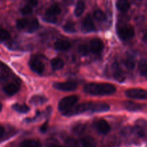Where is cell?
Listing matches in <instances>:
<instances>
[{
  "label": "cell",
  "instance_id": "f1b7e54d",
  "mask_svg": "<svg viewBox=\"0 0 147 147\" xmlns=\"http://www.w3.org/2000/svg\"><path fill=\"white\" fill-rule=\"evenodd\" d=\"M29 24V20L27 19H20L17 21V27L20 30H22V29H24L25 27H27Z\"/></svg>",
  "mask_w": 147,
  "mask_h": 147
},
{
  "label": "cell",
  "instance_id": "9c48e42d",
  "mask_svg": "<svg viewBox=\"0 0 147 147\" xmlns=\"http://www.w3.org/2000/svg\"><path fill=\"white\" fill-rule=\"evenodd\" d=\"M29 65H30L32 70L38 73V74H41L44 71V65L40 60H37V59H33V60H30V63H29Z\"/></svg>",
  "mask_w": 147,
  "mask_h": 147
},
{
  "label": "cell",
  "instance_id": "e0dca14e",
  "mask_svg": "<svg viewBox=\"0 0 147 147\" xmlns=\"http://www.w3.org/2000/svg\"><path fill=\"white\" fill-rule=\"evenodd\" d=\"M116 7L118 10L122 12H126L130 8V3L128 0H118Z\"/></svg>",
  "mask_w": 147,
  "mask_h": 147
},
{
  "label": "cell",
  "instance_id": "d590c367",
  "mask_svg": "<svg viewBox=\"0 0 147 147\" xmlns=\"http://www.w3.org/2000/svg\"><path fill=\"white\" fill-rule=\"evenodd\" d=\"M28 1L33 7H36L37 5V3H38L37 0H28Z\"/></svg>",
  "mask_w": 147,
  "mask_h": 147
},
{
  "label": "cell",
  "instance_id": "7c38bea8",
  "mask_svg": "<svg viewBox=\"0 0 147 147\" xmlns=\"http://www.w3.org/2000/svg\"><path fill=\"white\" fill-rule=\"evenodd\" d=\"M71 47V43L67 40H59L54 43V48L59 51H66Z\"/></svg>",
  "mask_w": 147,
  "mask_h": 147
},
{
  "label": "cell",
  "instance_id": "ac0fdd59",
  "mask_svg": "<svg viewBox=\"0 0 147 147\" xmlns=\"http://www.w3.org/2000/svg\"><path fill=\"white\" fill-rule=\"evenodd\" d=\"M41 146L40 142L35 139H26L22 142V147H41Z\"/></svg>",
  "mask_w": 147,
  "mask_h": 147
},
{
  "label": "cell",
  "instance_id": "9a60e30c",
  "mask_svg": "<svg viewBox=\"0 0 147 147\" xmlns=\"http://www.w3.org/2000/svg\"><path fill=\"white\" fill-rule=\"evenodd\" d=\"M82 27L85 32H92L95 30L93 21L89 16H87L84 18L83 23H82Z\"/></svg>",
  "mask_w": 147,
  "mask_h": 147
},
{
  "label": "cell",
  "instance_id": "8fae6325",
  "mask_svg": "<svg viewBox=\"0 0 147 147\" xmlns=\"http://www.w3.org/2000/svg\"><path fill=\"white\" fill-rule=\"evenodd\" d=\"M19 89H20V86H18L16 83H9V84H7L4 87L3 90H4V92L9 96H12L13 95L16 94V93L18 92Z\"/></svg>",
  "mask_w": 147,
  "mask_h": 147
},
{
  "label": "cell",
  "instance_id": "e575fe53",
  "mask_svg": "<svg viewBox=\"0 0 147 147\" xmlns=\"http://www.w3.org/2000/svg\"><path fill=\"white\" fill-rule=\"evenodd\" d=\"M20 11H21V13L23 15H27V14H31L32 11H33V9H32V8L30 6L26 5L21 9Z\"/></svg>",
  "mask_w": 147,
  "mask_h": 147
},
{
  "label": "cell",
  "instance_id": "83f0119b",
  "mask_svg": "<svg viewBox=\"0 0 147 147\" xmlns=\"http://www.w3.org/2000/svg\"><path fill=\"white\" fill-rule=\"evenodd\" d=\"M94 17L96 20H97L98 21H101L103 22L106 20V15H105V13L103 12L101 10L98 9L96 10V11L94 12Z\"/></svg>",
  "mask_w": 147,
  "mask_h": 147
},
{
  "label": "cell",
  "instance_id": "484cf974",
  "mask_svg": "<svg viewBox=\"0 0 147 147\" xmlns=\"http://www.w3.org/2000/svg\"><path fill=\"white\" fill-rule=\"evenodd\" d=\"M86 130V126L83 123H78V124L75 125L72 129L73 132H74L76 134H82V133L84 132Z\"/></svg>",
  "mask_w": 147,
  "mask_h": 147
},
{
  "label": "cell",
  "instance_id": "603a6c76",
  "mask_svg": "<svg viewBox=\"0 0 147 147\" xmlns=\"http://www.w3.org/2000/svg\"><path fill=\"white\" fill-rule=\"evenodd\" d=\"M140 74L144 77H147V62L146 60H141L138 65Z\"/></svg>",
  "mask_w": 147,
  "mask_h": 147
},
{
  "label": "cell",
  "instance_id": "277c9868",
  "mask_svg": "<svg viewBox=\"0 0 147 147\" xmlns=\"http://www.w3.org/2000/svg\"><path fill=\"white\" fill-rule=\"evenodd\" d=\"M118 35L122 40H128L134 37L135 31L131 26H123L118 30Z\"/></svg>",
  "mask_w": 147,
  "mask_h": 147
},
{
  "label": "cell",
  "instance_id": "4316f807",
  "mask_svg": "<svg viewBox=\"0 0 147 147\" xmlns=\"http://www.w3.org/2000/svg\"><path fill=\"white\" fill-rule=\"evenodd\" d=\"M63 29L65 32L69 33H74L76 32V28H75L74 24L73 22H67L63 25Z\"/></svg>",
  "mask_w": 147,
  "mask_h": 147
},
{
  "label": "cell",
  "instance_id": "8992f818",
  "mask_svg": "<svg viewBox=\"0 0 147 147\" xmlns=\"http://www.w3.org/2000/svg\"><path fill=\"white\" fill-rule=\"evenodd\" d=\"M76 83L72 81L56 83L53 84V87L61 91H72L76 88Z\"/></svg>",
  "mask_w": 147,
  "mask_h": 147
},
{
  "label": "cell",
  "instance_id": "60d3db41",
  "mask_svg": "<svg viewBox=\"0 0 147 147\" xmlns=\"http://www.w3.org/2000/svg\"><path fill=\"white\" fill-rule=\"evenodd\" d=\"M1 109H2V104H1V103H0V111H1Z\"/></svg>",
  "mask_w": 147,
  "mask_h": 147
},
{
  "label": "cell",
  "instance_id": "4fadbf2b",
  "mask_svg": "<svg viewBox=\"0 0 147 147\" xmlns=\"http://www.w3.org/2000/svg\"><path fill=\"white\" fill-rule=\"evenodd\" d=\"M110 109L109 105L105 103H93L92 113H98V112L108 111Z\"/></svg>",
  "mask_w": 147,
  "mask_h": 147
},
{
  "label": "cell",
  "instance_id": "4dcf8cb0",
  "mask_svg": "<svg viewBox=\"0 0 147 147\" xmlns=\"http://www.w3.org/2000/svg\"><path fill=\"white\" fill-rule=\"evenodd\" d=\"M78 53L82 55L85 56L89 53V48L85 44H81L78 46Z\"/></svg>",
  "mask_w": 147,
  "mask_h": 147
},
{
  "label": "cell",
  "instance_id": "cb8c5ba5",
  "mask_svg": "<svg viewBox=\"0 0 147 147\" xmlns=\"http://www.w3.org/2000/svg\"><path fill=\"white\" fill-rule=\"evenodd\" d=\"M47 100L46 97L42 96H34L31 98L30 100V103L33 105H41L43 103H46Z\"/></svg>",
  "mask_w": 147,
  "mask_h": 147
},
{
  "label": "cell",
  "instance_id": "ba28073f",
  "mask_svg": "<svg viewBox=\"0 0 147 147\" xmlns=\"http://www.w3.org/2000/svg\"><path fill=\"white\" fill-rule=\"evenodd\" d=\"M104 48V44L100 39H93L90 42V51L94 54H99Z\"/></svg>",
  "mask_w": 147,
  "mask_h": 147
},
{
  "label": "cell",
  "instance_id": "44dd1931",
  "mask_svg": "<svg viewBox=\"0 0 147 147\" xmlns=\"http://www.w3.org/2000/svg\"><path fill=\"white\" fill-rule=\"evenodd\" d=\"M85 8V4L84 1L83 0H79V1L76 4V7H75L74 10V14L76 17H79L82 14V13L84 12V10Z\"/></svg>",
  "mask_w": 147,
  "mask_h": 147
},
{
  "label": "cell",
  "instance_id": "1f68e13d",
  "mask_svg": "<svg viewBox=\"0 0 147 147\" xmlns=\"http://www.w3.org/2000/svg\"><path fill=\"white\" fill-rule=\"evenodd\" d=\"M125 66L128 70H133L135 67V60L133 57H128L125 60Z\"/></svg>",
  "mask_w": 147,
  "mask_h": 147
},
{
  "label": "cell",
  "instance_id": "5bb4252c",
  "mask_svg": "<svg viewBox=\"0 0 147 147\" xmlns=\"http://www.w3.org/2000/svg\"><path fill=\"white\" fill-rule=\"evenodd\" d=\"M123 106L125 109L130 111H137L143 109L142 105L133 101H125L123 103Z\"/></svg>",
  "mask_w": 147,
  "mask_h": 147
},
{
  "label": "cell",
  "instance_id": "8d00e7d4",
  "mask_svg": "<svg viewBox=\"0 0 147 147\" xmlns=\"http://www.w3.org/2000/svg\"><path fill=\"white\" fill-rule=\"evenodd\" d=\"M46 130H47V123H44V124L40 127V131H41L42 132H46Z\"/></svg>",
  "mask_w": 147,
  "mask_h": 147
},
{
  "label": "cell",
  "instance_id": "74e56055",
  "mask_svg": "<svg viewBox=\"0 0 147 147\" xmlns=\"http://www.w3.org/2000/svg\"><path fill=\"white\" fill-rule=\"evenodd\" d=\"M74 1V0H63L65 4H67V5H71V4H73Z\"/></svg>",
  "mask_w": 147,
  "mask_h": 147
},
{
  "label": "cell",
  "instance_id": "7a4b0ae2",
  "mask_svg": "<svg viewBox=\"0 0 147 147\" xmlns=\"http://www.w3.org/2000/svg\"><path fill=\"white\" fill-rule=\"evenodd\" d=\"M92 106H93V103H91V102L81 103V104L77 105L76 106H74L71 109L68 110L67 111L63 112V114L66 116H75V115L81 114V113H84V112L86 111L92 112Z\"/></svg>",
  "mask_w": 147,
  "mask_h": 147
},
{
  "label": "cell",
  "instance_id": "836d02e7",
  "mask_svg": "<svg viewBox=\"0 0 147 147\" xmlns=\"http://www.w3.org/2000/svg\"><path fill=\"white\" fill-rule=\"evenodd\" d=\"M43 20H44L46 22L52 23V24H55V23L57 22V18H56V16H51V15H47V14H45V17L44 18H43Z\"/></svg>",
  "mask_w": 147,
  "mask_h": 147
},
{
  "label": "cell",
  "instance_id": "7402d4cb",
  "mask_svg": "<svg viewBox=\"0 0 147 147\" xmlns=\"http://www.w3.org/2000/svg\"><path fill=\"white\" fill-rule=\"evenodd\" d=\"M51 67L54 70H59L63 68L64 63L60 58H54L51 60Z\"/></svg>",
  "mask_w": 147,
  "mask_h": 147
},
{
  "label": "cell",
  "instance_id": "3957f363",
  "mask_svg": "<svg viewBox=\"0 0 147 147\" xmlns=\"http://www.w3.org/2000/svg\"><path fill=\"white\" fill-rule=\"evenodd\" d=\"M78 97L76 96H69L65 97L60 100L59 103V109L63 112L67 111L71 109L78 101Z\"/></svg>",
  "mask_w": 147,
  "mask_h": 147
},
{
  "label": "cell",
  "instance_id": "6da1fadb",
  "mask_svg": "<svg viewBox=\"0 0 147 147\" xmlns=\"http://www.w3.org/2000/svg\"><path fill=\"white\" fill-rule=\"evenodd\" d=\"M84 91L88 94L95 96H107L115 93L116 88L110 83H92L84 86Z\"/></svg>",
  "mask_w": 147,
  "mask_h": 147
},
{
  "label": "cell",
  "instance_id": "f35d334b",
  "mask_svg": "<svg viewBox=\"0 0 147 147\" xmlns=\"http://www.w3.org/2000/svg\"><path fill=\"white\" fill-rule=\"evenodd\" d=\"M4 133V129L1 126H0V139L1 138V136H3Z\"/></svg>",
  "mask_w": 147,
  "mask_h": 147
},
{
  "label": "cell",
  "instance_id": "5b68a950",
  "mask_svg": "<svg viewBox=\"0 0 147 147\" xmlns=\"http://www.w3.org/2000/svg\"><path fill=\"white\" fill-rule=\"evenodd\" d=\"M125 96L134 99H147V90L141 88H132L126 90Z\"/></svg>",
  "mask_w": 147,
  "mask_h": 147
},
{
  "label": "cell",
  "instance_id": "ffe728a7",
  "mask_svg": "<svg viewBox=\"0 0 147 147\" xmlns=\"http://www.w3.org/2000/svg\"><path fill=\"white\" fill-rule=\"evenodd\" d=\"M39 27V23L37 19H33L30 22H29V24L27 27V31L29 33H33L37 30Z\"/></svg>",
  "mask_w": 147,
  "mask_h": 147
},
{
  "label": "cell",
  "instance_id": "d6a6232c",
  "mask_svg": "<svg viewBox=\"0 0 147 147\" xmlns=\"http://www.w3.org/2000/svg\"><path fill=\"white\" fill-rule=\"evenodd\" d=\"M66 144L69 147H78L79 146L77 141L74 138H68L66 140Z\"/></svg>",
  "mask_w": 147,
  "mask_h": 147
},
{
  "label": "cell",
  "instance_id": "2e32d148",
  "mask_svg": "<svg viewBox=\"0 0 147 147\" xmlns=\"http://www.w3.org/2000/svg\"><path fill=\"white\" fill-rule=\"evenodd\" d=\"M81 144L82 147H95L96 142L91 136H84L81 139Z\"/></svg>",
  "mask_w": 147,
  "mask_h": 147
},
{
  "label": "cell",
  "instance_id": "d6986e66",
  "mask_svg": "<svg viewBox=\"0 0 147 147\" xmlns=\"http://www.w3.org/2000/svg\"><path fill=\"white\" fill-rule=\"evenodd\" d=\"M61 11V8L57 4H53V5H51L48 9L46 12V14H47V15L56 16L60 14Z\"/></svg>",
  "mask_w": 147,
  "mask_h": 147
},
{
  "label": "cell",
  "instance_id": "ab89813d",
  "mask_svg": "<svg viewBox=\"0 0 147 147\" xmlns=\"http://www.w3.org/2000/svg\"><path fill=\"white\" fill-rule=\"evenodd\" d=\"M51 147H63V146H60V145H53V146H52Z\"/></svg>",
  "mask_w": 147,
  "mask_h": 147
},
{
  "label": "cell",
  "instance_id": "30bf717a",
  "mask_svg": "<svg viewBox=\"0 0 147 147\" xmlns=\"http://www.w3.org/2000/svg\"><path fill=\"white\" fill-rule=\"evenodd\" d=\"M112 74H113V76L115 78V80H117L118 81L122 82L125 80V74H124L122 69L119 67V65L117 63H114L112 65Z\"/></svg>",
  "mask_w": 147,
  "mask_h": 147
},
{
  "label": "cell",
  "instance_id": "52a82bcc",
  "mask_svg": "<svg viewBox=\"0 0 147 147\" xmlns=\"http://www.w3.org/2000/svg\"><path fill=\"white\" fill-rule=\"evenodd\" d=\"M95 127L99 133L102 134H106L110 131V126L104 119H99L95 122Z\"/></svg>",
  "mask_w": 147,
  "mask_h": 147
},
{
  "label": "cell",
  "instance_id": "f546056e",
  "mask_svg": "<svg viewBox=\"0 0 147 147\" xmlns=\"http://www.w3.org/2000/svg\"><path fill=\"white\" fill-rule=\"evenodd\" d=\"M10 38V34L7 30L4 29H0V41L4 42Z\"/></svg>",
  "mask_w": 147,
  "mask_h": 147
},
{
  "label": "cell",
  "instance_id": "d4e9b609",
  "mask_svg": "<svg viewBox=\"0 0 147 147\" xmlns=\"http://www.w3.org/2000/svg\"><path fill=\"white\" fill-rule=\"evenodd\" d=\"M12 108L16 111L21 113H26L30 111V108L24 104H14Z\"/></svg>",
  "mask_w": 147,
  "mask_h": 147
}]
</instances>
